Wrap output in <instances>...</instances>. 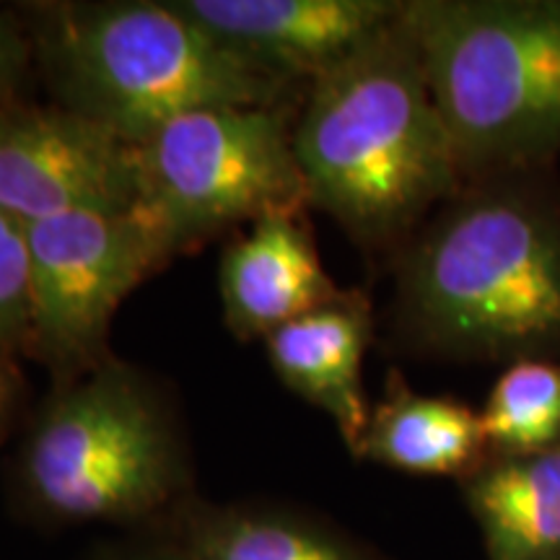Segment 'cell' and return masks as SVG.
<instances>
[{
    "instance_id": "obj_16",
    "label": "cell",
    "mask_w": 560,
    "mask_h": 560,
    "mask_svg": "<svg viewBox=\"0 0 560 560\" xmlns=\"http://www.w3.org/2000/svg\"><path fill=\"white\" fill-rule=\"evenodd\" d=\"M32 335V262L26 226L0 210V342Z\"/></svg>"
},
{
    "instance_id": "obj_18",
    "label": "cell",
    "mask_w": 560,
    "mask_h": 560,
    "mask_svg": "<svg viewBox=\"0 0 560 560\" xmlns=\"http://www.w3.org/2000/svg\"><path fill=\"white\" fill-rule=\"evenodd\" d=\"M100 560H192L179 545H151V548H132L109 552Z\"/></svg>"
},
{
    "instance_id": "obj_10",
    "label": "cell",
    "mask_w": 560,
    "mask_h": 560,
    "mask_svg": "<svg viewBox=\"0 0 560 560\" xmlns=\"http://www.w3.org/2000/svg\"><path fill=\"white\" fill-rule=\"evenodd\" d=\"M342 293L322 268L299 213L255 221L249 234L223 255V314L242 340L268 338L278 327L338 301Z\"/></svg>"
},
{
    "instance_id": "obj_8",
    "label": "cell",
    "mask_w": 560,
    "mask_h": 560,
    "mask_svg": "<svg viewBox=\"0 0 560 560\" xmlns=\"http://www.w3.org/2000/svg\"><path fill=\"white\" fill-rule=\"evenodd\" d=\"M138 202L136 145L73 109L0 107V210L37 223Z\"/></svg>"
},
{
    "instance_id": "obj_12",
    "label": "cell",
    "mask_w": 560,
    "mask_h": 560,
    "mask_svg": "<svg viewBox=\"0 0 560 560\" xmlns=\"http://www.w3.org/2000/svg\"><path fill=\"white\" fill-rule=\"evenodd\" d=\"M355 457L420 478L459 482L493 457L480 410L454 397L418 395L389 374L387 395L371 408Z\"/></svg>"
},
{
    "instance_id": "obj_6",
    "label": "cell",
    "mask_w": 560,
    "mask_h": 560,
    "mask_svg": "<svg viewBox=\"0 0 560 560\" xmlns=\"http://www.w3.org/2000/svg\"><path fill=\"white\" fill-rule=\"evenodd\" d=\"M138 206L172 249L240 221L299 213L310 202L293 132L270 107H206L136 145Z\"/></svg>"
},
{
    "instance_id": "obj_14",
    "label": "cell",
    "mask_w": 560,
    "mask_h": 560,
    "mask_svg": "<svg viewBox=\"0 0 560 560\" xmlns=\"http://www.w3.org/2000/svg\"><path fill=\"white\" fill-rule=\"evenodd\" d=\"M192 560H384L310 516L262 506H200L179 520Z\"/></svg>"
},
{
    "instance_id": "obj_1",
    "label": "cell",
    "mask_w": 560,
    "mask_h": 560,
    "mask_svg": "<svg viewBox=\"0 0 560 560\" xmlns=\"http://www.w3.org/2000/svg\"><path fill=\"white\" fill-rule=\"evenodd\" d=\"M397 327L459 361L560 355L556 170L467 179L402 247Z\"/></svg>"
},
{
    "instance_id": "obj_17",
    "label": "cell",
    "mask_w": 560,
    "mask_h": 560,
    "mask_svg": "<svg viewBox=\"0 0 560 560\" xmlns=\"http://www.w3.org/2000/svg\"><path fill=\"white\" fill-rule=\"evenodd\" d=\"M26 60V47L16 30L9 24V19L0 13V107H5V94L13 89V83L21 75Z\"/></svg>"
},
{
    "instance_id": "obj_15",
    "label": "cell",
    "mask_w": 560,
    "mask_h": 560,
    "mask_svg": "<svg viewBox=\"0 0 560 560\" xmlns=\"http://www.w3.org/2000/svg\"><path fill=\"white\" fill-rule=\"evenodd\" d=\"M480 418L495 457H520L560 446V355L503 366Z\"/></svg>"
},
{
    "instance_id": "obj_2",
    "label": "cell",
    "mask_w": 560,
    "mask_h": 560,
    "mask_svg": "<svg viewBox=\"0 0 560 560\" xmlns=\"http://www.w3.org/2000/svg\"><path fill=\"white\" fill-rule=\"evenodd\" d=\"M293 153L310 202L366 247L408 244L462 187L405 9L312 81Z\"/></svg>"
},
{
    "instance_id": "obj_13",
    "label": "cell",
    "mask_w": 560,
    "mask_h": 560,
    "mask_svg": "<svg viewBox=\"0 0 560 560\" xmlns=\"http://www.w3.org/2000/svg\"><path fill=\"white\" fill-rule=\"evenodd\" d=\"M459 488L488 560H560V446L493 454Z\"/></svg>"
},
{
    "instance_id": "obj_4",
    "label": "cell",
    "mask_w": 560,
    "mask_h": 560,
    "mask_svg": "<svg viewBox=\"0 0 560 560\" xmlns=\"http://www.w3.org/2000/svg\"><path fill=\"white\" fill-rule=\"evenodd\" d=\"M42 50L68 109L138 145L206 107H272L283 79L252 66L174 0L52 5Z\"/></svg>"
},
{
    "instance_id": "obj_3",
    "label": "cell",
    "mask_w": 560,
    "mask_h": 560,
    "mask_svg": "<svg viewBox=\"0 0 560 560\" xmlns=\"http://www.w3.org/2000/svg\"><path fill=\"white\" fill-rule=\"evenodd\" d=\"M405 24L462 182L556 170L560 0H408Z\"/></svg>"
},
{
    "instance_id": "obj_9",
    "label": "cell",
    "mask_w": 560,
    "mask_h": 560,
    "mask_svg": "<svg viewBox=\"0 0 560 560\" xmlns=\"http://www.w3.org/2000/svg\"><path fill=\"white\" fill-rule=\"evenodd\" d=\"M210 37L272 75H317L400 16V0H174Z\"/></svg>"
},
{
    "instance_id": "obj_5",
    "label": "cell",
    "mask_w": 560,
    "mask_h": 560,
    "mask_svg": "<svg viewBox=\"0 0 560 560\" xmlns=\"http://www.w3.org/2000/svg\"><path fill=\"white\" fill-rule=\"evenodd\" d=\"M185 486L179 441L153 392L122 366L96 369L39 412L16 488L50 522H143Z\"/></svg>"
},
{
    "instance_id": "obj_11",
    "label": "cell",
    "mask_w": 560,
    "mask_h": 560,
    "mask_svg": "<svg viewBox=\"0 0 560 560\" xmlns=\"http://www.w3.org/2000/svg\"><path fill=\"white\" fill-rule=\"evenodd\" d=\"M371 338V304L355 291H346L332 304L319 306L265 338L280 382L301 400L327 412L350 452L359 446L371 416L361 374Z\"/></svg>"
},
{
    "instance_id": "obj_7",
    "label": "cell",
    "mask_w": 560,
    "mask_h": 560,
    "mask_svg": "<svg viewBox=\"0 0 560 560\" xmlns=\"http://www.w3.org/2000/svg\"><path fill=\"white\" fill-rule=\"evenodd\" d=\"M32 338L58 363L94 359L112 314L172 255L143 208H91L26 223Z\"/></svg>"
},
{
    "instance_id": "obj_19",
    "label": "cell",
    "mask_w": 560,
    "mask_h": 560,
    "mask_svg": "<svg viewBox=\"0 0 560 560\" xmlns=\"http://www.w3.org/2000/svg\"><path fill=\"white\" fill-rule=\"evenodd\" d=\"M13 389H16V384H13V374L9 363H5L3 355H0V431H3L5 420H9V412L13 405Z\"/></svg>"
}]
</instances>
